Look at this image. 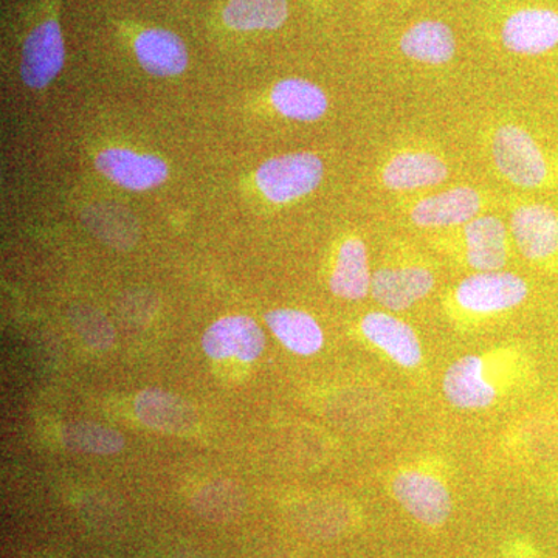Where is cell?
<instances>
[{"label":"cell","mask_w":558,"mask_h":558,"mask_svg":"<svg viewBox=\"0 0 558 558\" xmlns=\"http://www.w3.org/2000/svg\"><path fill=\"white\" fill-rule=\"evenodd\" d=\"M492 157L499 174L519 189H558V160L519 124H501L495 130Z\"/></svg>","instance_id":"6da1fadb"},{"label":"cell","mask_w":558,"mask_h":558,"mask_svg":"<svg viewBox=\"0 0 558 558\" xmlns=\"http://www.w3.org/2000/svg\"><path fill=\"white\" fill-rule=\"evenodd\" d=\"M325 175V165L314 153H290L264 161L256 171V185L274 204H290L310 196Z\"/></svg>","instance_id":"7a4b0ae2"},{"label":"cell","mask_w":558,"mask_h":558,"mask_svg":"<svg viewBox=\"0 0 558 558\" xmlns=\"http://www.w3.org/2000/svg\"><path fill=\"white\" fill-rule=\"evenodd\" d=\"M527 295V282L512 271H476L459 282L453 300L468 314L495 315L515 310Z\"/></svg>","instance_id":"3957f363"},{"label":"cell","mask_w":558,"mask_h":558,"mask_svg":"<svg viewBox=\"0 0 558 558\" xmlns=\"http://www.w3.org/2000/svg\"><path fill=\"white\" fill-rule=\"evenodd\" d=\"M510 236L531 263L558 258V209L539 202H523L512 209Z\"/></svg>","instance_id":"277c9868"},{"label":"cell","mask_w":558,"mask_h":558,"mask_svg":"<svg viewBox=\"0 0 558 558\" xmlns=\"http://www.w3.org/2000/svg\"><path fill=\"white\" fill-rule=\"evenodd\" d=\"M392 494L414 520L425 526H440L451 513L449 488L438 478L418 470H407L392 481Z\"/></svg>","instance_id":"5b68a950"},{"label":"cell","mask_w":558,"mask_h":558,"mask_svg":"<svg viewBox=\"0 0 558 558\" xmlns=\"http://www.w3.org/2000/svg\"><path fill=\"white\" fill-rule=\"evenodd\" d=\"M502 46L521 57H539L558 47V11L526 7L513 11L501 31Z\"/></svg>","instance_id":"8992f818"},{"label":"cell","mask_w":558,"mask_h":558,"mask_svg":"<svg viewBox=\"0 0 558 558\" xmlns=\"http://www.w3.org/2000/svg\"><path fill=\"white\" fill-rule=\"evenodd\" d=\"M483 205L478 190L454 186L414 202L410 220L421 229H453L478 218Z\"/></svg>","instance_id":"52a82bcc"},{"label":"cell","mask_w":558,"mask_h":558,"mask_svg":"<svg viewBox=\"0 0 558 558\" xmlns=\"http://www.w3.org/2000/svg\"><path fill=\"white\" fill-rule=\"evenodd\" d=\"M435 274L424 266H389L374 271L371 295L391 312L410 310L435 289Z\"/></svg>","instance_id":"ba28073f"},{"label":"cell","mask_w":558,"mask_h":558,"mask_svg":"<svg viewBox=\"0 0 558 558\" xmlns=\"http://www.w3.org/2000/svg\"><path fill=\"white\" fill-rule=\"evenodd\" d=\"M449 167L438 154L422 149H405L392 154L381 165V185L389 191H416L433 189L449 179Z\"/></svg>","instance_id":"9c48e42d"},{"label":"cell","mask_w":558,"mask_h":558,"mask_svg":"<svg viewBox=\"0 0 558 558\" xmlns=\"http://www.w3.org/2000/svg\"><path fill=\"white\" fill-rule=\"evenodd\" d=\"M65 60L60 24L47 21L25 39L22 49L21 78L32 89H44L60 75Z\"/></svg>","instance_id":"30bf717a"},{"label":"cell","mask_w":558,"mask_h":558,"mask_svg":"<svg viewBox=\"0 0 558 558\" xmlns=\"http://www.w3.org/2000/svg\"><path fill=\"white\" fill-rule=\"evenodd\" d=\"M95 167L110 182L131 191L156 189L170 175L168 165L160 157L126 148L101 150L95 159Z\"/></svg>","instance_id":"8fae6325"},{"label":"cell","mask_w":558,"mask_h":558,"mask_svg":"<svg viewBox=\"0 0 558 558\" xmlns=\"http://www.w3.org/2000/svg\"><path fill=\"white\" fill-rule=\"evenodd\" d=\"M202 347L211 359L253 362L263 354L266 337L255 319L245 315H231L209 326L202 339Z\"/></svg>","instance_id":"7c38bea8"},{"label":"cell","mask_w":558,"mask_h":558,"mask_svg":"<svg viewBox=\"0 0 558 558\" xmlns=\"http://www.w3.org/2000/svg\"><path fill=\"white\" fill-rule=\"evenodd\" d=\"M465 260L475 271L505 269L509 258V227L497 216H478L461 227Z\"/></svg>","instance_id":"4fadbf2b"},{"label":"cell","mask_w":558,"mask_h":558,"mask_svg":"<svg viewBox=\"0 0 558 558\" xmlns=\"http://www.w3.org/2000/svg\"><path fill=\"white\" fill-rule=\"evenodd\" d=\"M363 337L381 349L403 368H416L422 362V344L409 323L388 312H371L360 323Z\"/></svg>","instance_id":"5bb4252c"},{"label":"cell","mask_w":558,"mask_h":558,"mask_svg":"<svg viewBox=\"0 0 558 558\" xmlns=\"http://www.w3.org/2000/svg\"><path fill=\"white\" fill-rule=\"evenodd\" d=\"M444 395L459 410H484L497 400V388L486 377V365L478 355H464L444 374Z\"/></svg>","instance_id":"9a60e30c"},{"label":"cell","mask_w":558,"mask_h":558,"mask_svg":"<svg viewBox=\"0 0 558 558\" xmlns=\"http://www.w3.org/2000/svg\"><path fill=\"white\" fill-rule=\"evenodd\" d=\"M373 274L365 242L357 236L348 238L337 250L329 277L330 292L348 301L365 300L371 293Z\"/></svg>","instance_id":"2e32d148"},{"label":"cell","mask_w":558,"mask_h":558,"mask_svg":"<svg viewBox=\"0 0 558 558\" xmlns=\"http://www.w3.org/2000/svg\"><path fill=\"white\" fill-rule=\"evenodd\" d=\"M135 57L154 76H178L189 65V50L180 36L163 28H148L134 43Z\"/></svg>","instance_id":"e0dca14e"},{"label":"cell","mask_w":558,"mask_h":558,"mask_svg":"<svg viewBox=\"0 0 558 558\" xmlns=\"http://www.w3.org/2000/svg\"><path fill=\"white\" fill-rule=\"evenodd\" d=\"M400 51L411 61L427 65H442L457 54V38L442 21H418L403 32L399 40Z\"/></svg>","instance_id":"ac0fdd59"},{"label":"cell","mask_w":558,"mask_h":558,"mask_svg":"<svg viewBox=\"0 0 558 558\" xmlns=\"http://www.w3.org/2000/svg\"><path fill=\"white\" fill-rule=\"evenodd\" d=\"M135 413L143 424L157 432H190L197 422L196 411L185 399L163 391V389H145L135 398Z\"/></svg>","instance_id":"d6986e66"},{"label":"cell","mask_w":558,"mask_h":558,"mask_svg":"<svg viewBox=\"0 0 558 558\" xmlns=\"http://www.w3.org/2000/svg\"><path fill=\"white\" fill-rule=\"evenodd\" d=\"M270 101L279 116L300 123L322 120L329 109L328 95L312 81L286 78L275 84Z\"/></svg>","instance_id":"ffe728a7"},{"label":"cell","mask_w":558,"mask_h":558,"mask_svg":"<svg viewBox=\"0 0 558 558\" xmlns=\"http://www.w3.org/2000/svg\"><path fill=\"white\" fill-rule=\"evenodd\" d=\"M266 323L274 336L295 354H317L325 343L317 319L307 312L275 310L266 314Z\"/></svg>","instance_id":"44dd1931"},{"label":"cell","mask_w":558,"mask_h":558,"mask_svg":"<svg viewBox=\"0 0 558 558\" xmlns=\"http://www.w3.org/2000/svg\"><path fill=\"white\" fill-rule=\"evenodd\" d=\"M222 17L238 32L278 31L289 17L288 0H230Z\"/></svg>","instance_id":"7402d4cb"},{"label":"cell","mask_w":558,"mask_h":558,"mask_svg":"<svg viewBox=\"0 0 558 558\" xmlns=\"http://www.w3.org/2000/svg\"><path fill=\"white\" fill-rule=\"evenodd\" d=\"M87 229L113 248H131L138 240L137 220L126 208L117 205H95L84 215Z\"/></svg>","instance_id":"603a6c76"},{"label":"cell","mask_w":558,"mask_h":558,"mask_svg":"<svg viewBox=\"0 0 558 558\" xmlns=\"http://www.w3.org/2000/svg\"><path fill=\"white\" fill-rule=\"evenodd\" d=\"M244 492L233 483H213L202 487L193 498V509L211 523H227L244 510Z\"/></svg>","instance_id":"cb8c5ba5"},{"label":"cell","mask_w":558,"mask_h":558,"mask_svg":"<svg viewBox=\"0 0 558 558\" xmlns=\"http://www.w3.org/2000/svg\"><path fill=\"white\" fill-rule=\"evenodd\" d=\"M62 444L70 450L83 453L110 454L123 449L120 433L97 424H70L61 432Z\"/></svg>","instance_id":"d4e9b609"},{"label":"cell","mask_w":558,"mask_h":558,"mask_svg":"<svg viewBox=\"0 0 558 558\" xmlns=\"http://www.w3.org/2000/svg\"><path fill=\"white\" fill-rule=\"evenodd\" d=\"M73 328L81 339L92 348L108 349L113 341V329L108 319L101 317L97 311L80 310L72 319Z\"/></svg>","instance_id":"484cf974"},{"label":"cell","mask_w":558,"mask_h":558,"mask_svg":"<svg viewBox=\"0 0 558 558\" xmlns=\"http://www.w3.org/2000/svg\"><path fill=\"white\" fill-rule=\"evenodd\" d=\"M300 521L301 526L310 534L317 535V537H329L340 531L343 517L332 509L329 512L326 509H310L301 517Z\"/></svg>","instance_id":"4316f807"},{"label":"cell","mask_w":558,"mask_h":558,"mask_svg":"<svg viewBox=\"0 0 558 558\" xmlns=\"http://www.w3.org/2000/svg\"><path fill=\"white\" fill-rule=\"evenodd\" d=\"M175 558H204L199 554H182V556Z\"/></svg>","instance_id":"83f0119b"}]
</instances>
